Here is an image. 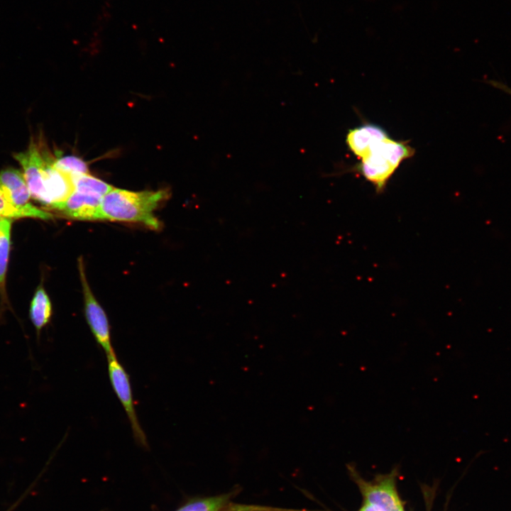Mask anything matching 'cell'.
Wrapping results in <instances>:
<instances>
[{
    "label": "cell",
    "instance_id": "6da1fadb",
    "mask_svg": "<svg viewBox=\"0 0 511 511\" xmlns=\"http://www.w3.org/2000/svg\"><path fill=\"white\" fill-rule=\"evenodd\" d=\"M168 196L166 189L133 192L114 187L101 199L100 220L139 222L159 230L160 222L153 211Z\"/></svg>",
    "mask_w": 511,
    "mask_h": 511
},
{
    "label": "cell",
    "instance_id": "7a4b0ae2",
    "mask_svg": "<svg viewBox=\"0 0 511 511\" xmlns=\"http://www.w3.org/2000/svg\"><path fill=\"white\" fill-rule=\"evenodd\" d=\"M414 149L407 143L387 136L373 142L361 158L358 172L370 182L378 194L382 193L391 176L405 159L412 157Z\"/></svg>",
    "mask_w": 511,
    "mask_h": 511
},
{
    "label": "cell",
    "instance_id": "3957f363",
    "mask_svg": "<svg viewBox=\"0 0 511 511\" xmlns=\"http://www.w3.org/2000/svg\"><path fill=\"white\" fill-rule=\"evenodd\" d=\"M106 357L111 387L126 412L133 437L138 444L147 448V438L139 423L134 406L129 375L119 361L115 353Z\"/></svg>",
    "mask_w": 511,
    "mask_h": 511
},
{
    "label": "cell",
    "instance_id": "277c9868",
    "mask_svg": "<svg viewBox=\"0 0 511 511\" xmlns=\"http://www.w3.org/2000/svg\"><path fill=\"white\" fill-rule=\"evenodd\" d=\"M78 267L84 298L86 319L96 341L107 356L115 353L111 342L109 320L104 310L90 290L81 257L78 260Z\"/></svg>",
    "mask_w": 511,
    "mask_h": 511
},
{
    "label": "cell",
    "instance_id": "5b68a950",
    "mask_svg": "<svg viewBox=\"0 0 511 511\" xmlns=\"http://www.w3.org/2000/svg\"><path fill=\"white\" fill-rule=\"evenodd\" d=\"M45 153L40 151V147L34 141H31L26 150L16 153L13 157L23 168L31 197L48 206L43 180L47 157Z\"/></svg>",
    "mask_w": 511,
    "mask_h": 511
},
{
    "label": "cell",
    "instance_id": "8992f818",
    "mask_svg": "<svg viewBox=\"0 0 511 511\" xmlns=\"http://www.w3.org/2000/svg\"><path fill=\"white\" fill-rule=\"evenodd\" d=\"M358 483L365 502L376 505L385 511H405L391 475L378 478L373 482Z\"/></svg>",
    "mask_w": 511,
    "mask_h": 511
},
{
    "label": "cell",
    "instance_id": "52a82bcc",
    "mask_svg": "<svg viewBox=\"0 0 511 511\" xmlns=\"http://www.w3.org/2000/svg\"><path fill=\"white\" fill-rule=\"evenodd\" d=\"M54 158L47 154L43 170V186L50 208L65 201L75 188L71 174L65 172L53 164Z\"/></svg>",
    "mask_w": 511,
    "mask_h": 511
},
{
    "label": "cell",
    "instance_id": "ba28073f",
    "mask_svg": "<svg viewBox=\"0 0 511 511\" xmlns=\"http://www.w3.org/2000/svg\"><path fill=\"white\" fill-rule=\"evenodd\" d=\"M102 197L73 191L64 202L51 209L60 211L73 219L81 221L100 220V204Z\"/></svg>",
    "mask_w": 511,
    "mask_h": 511
},
{
    "label": "cell",
    "instance_id": "9c48e42d",
    "mask_svg": "<svg viewBox=\"0 0 511 511\" xmlns=\"http://www.w3.org/2000/svg\"><path fill=\"white\" fill-rule=\"evenodd\" d=\"M0 189L15 206L29 204L31 195L23 174L18 170L8 167L0 171Z\"/></svg>",
    "mask_w": 511,
    "mask_h": 511
},
{
    "label": "cell",
    "instance_id": "30bf717a",
    "mask_svg": "<svg viewBox=\"0 0 511 511\" xmlns=\"http://www.w3.org/2000/svg\"><path fill=\"white\" fill-rule=\"evenodd\" d=\"M387 136L381 127L366 124L350 130L346 136V143L351 150L361 158L373 142Z\"/></svg>",
    "mask_w": 511,
    "mask_h": 511
},
{
    "label": "cell",
    "instance_id": "8fae6325",
    "mask_svg": "<svg viewBox=\"0 0 511 511\" xmlns=\"http://www.w3.org/2000/svg\"><path fill=\"white\" fill-rule=\"evenodd\" d=\"M29 316L33 324L37 336L49 323L52 316L51 302L46 292L42 286L37 289L31 303Z\"/></svg>",
    "mask_w": 511,
    "mask_h": 511
},
{
    "label": "cell",
    "instance_id": "7c38bea8",
    "mask_svg": "<svg viewBox=\"0 0 511 511\" xmlns=\"http://www.w3.org/2000/svg\"><path fill=\"white\" fill-rule=\"evenodd\" d=\"M0 217L8 219L34 218L49 220L53 215L49 212L32 205L31 203L23 207L13 204L0 189Z\"/></svg>",
    "mask_w": 511,
    "mask_h": 511
},
{
    "label": "cell",
    "instance_id": "4fadbf2b",
    "mask_svg": "<svg viewBox=\"0 0 511 511\" xmlns=\"http://www.w3.org/2000/svg\"><path fill=\"white\" fill-rule=\"evenodd\" d=\"M11 220L3 218L0 225V295L6 299V276L11 246Z\"/></svg>",
    "mask_w": 511,
    "mask_h": 511
},
{
    "label": "cell",
    "instance_id": "5bb4252c",
    "mask_svg": "<svg viewBox=\"0 0 511 511\" xmlns=\"http://www.w3.org/2000/svg\"><path fill=\"white\" fill-rule=\"evenodd\" d=\"M233 493L192 499L175 511H223L229 503Z\"/></svg>",
    "mask_w": 511,
    "mask_h": 511
},
{
    "label": "cell",
    "instance_id": "9a60e30c",
    "mask_svg": "<svg viewBox=\"0 0 511 511\" xmlns=\"http://www.w3.org/2000/svg\"><path fill=\"white\" fill-rule=\"evenodd\" d=\"M75 191L103 197L114 187L89 174H71Z\"/></svg>",
    "mask_w": 511,
    "mask_h": 511
},
{
    "label": "cell",
    "instance_id": "2e32d148",
    "mask_svg": "<svg viewBox=\"0 0 511 511\" xmlns=\"http://www.w3.org/2000/svg\"><path fill=\"white\" fill-rule=\"evenodd\" d=\"M53 164L57 168L70 174H89L87 163L75 156L67 155L54 158Z\"/></svg>",
    "mask_w": 511,
    "mask_h": 511
},
{
    "label": "cell",
    "instance_id": "e0dca14e",
    "mask_svg": "<svg viewBox=\"0 0 511 511\" xmlns=\"http://www.w3.org/2000/svg\"><path fill=\"white\" fill-rule=\"evenodd\" d=\"M359 511H385V510L376 505L364 502V505L361 507V508L360 509Z\"/></svg>",
    "mask_w": 511,
    "mask_h": 511
},
{
    "label": "cell",
    "instance_id": "ac0fdd59",
    "mask_svg": "<svg viewBox=\"0 0 511 511\" xmlns=\"http://www.w3.org/2000/svg\"><path fill=\"white\" fill-rule=\"evenodd\" d=\"M488 82L491 85L504 91L511 95V89L510 87H508L507 85H505V84L499 82H496V81H489Z\"/></svg>",
    "mask_w": 511,
    "mask_h": 511
},
{
    "label": "cell",
    "instance_id": "d6986e66",
    "mask_svg": "<svg viewBox=\"0 0 511 511\" xmlns=\"http://www.w3.org/2000/svg\"><path fill=\"white\" fill-rule=\"evenodd\" d=\"M21 499H19L18 501L16 502L15 504L12 505L6 511H12L21 502Z\"/></svg>",
    "mask_w": 511,
    "mask_h": 511
},
{
    "label": "cell",
    "instance_id": "ffe728a7",
    "mask_svg": "<svg viewBox=\"0 0 511 511\" xmlns=\"http://www.w3.org/2000/svg\"><path fill=\"white\" fill-rule=\"evenodd\" d=\"M3 218H4V217H0V225H1V221H2Z\"/></svg>",
    "mask_w": 511,
    "mask_h": 511
}]
</instances>
